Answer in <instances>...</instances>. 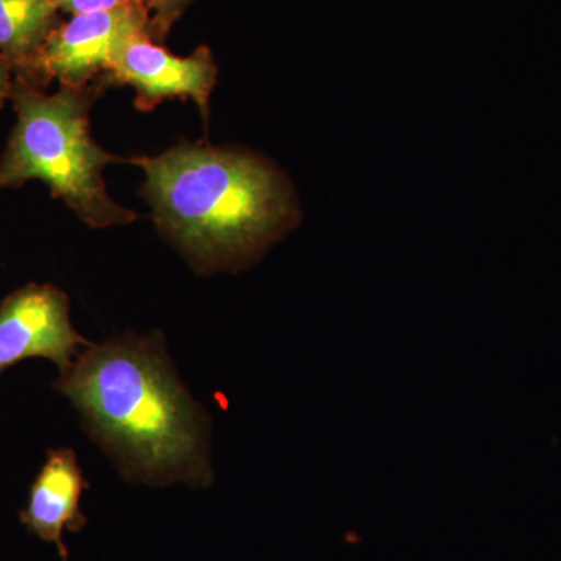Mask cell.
Returning <instances> with one entry per match:
<instances>
[{"label":"cell","mask_w":561,"mask_h":561,"mask_svg":"<svg viewBox=\"0 0 561 561\" xmlns=\"http://www.w3.org/2000/svg\"><path fill=\"white\" fill-rule=\"evenodd\" d=\"M54 387L128 481L213 483L208 420L181 383L160 334L90 345Z\"/></svg>","instance_id":"obj_1"},{"label":"cell","mask_w":561,"mask_h":561,"mask_svg":"<svg viewBox=\"0 0 561 561\" xmlns=\"http://www.w3.org/2000/svg\"><path fill=\"white\" fill-rule=\"evenodd\" d=\"M158 221L203 267H239L289 231L298 206L272 164L184 146L139 160Z\"/></svg>","instance_id":"obj_2"},{"label":"cell","mask_w":561,"mask_h":561,"mask_svg":"<svg viewBox=\"0 0 561 561\" xmlns=\"http://www.w3.org/2000/svg\"><path fill=\"white\" fill-rule=\"evenodd\" d=\"M10 98L18 124L0 158V187L44 181L94 228L138 217L106 194L102 172L114 158L91 139L84 98L73 88L46 95L25 80L11 87Z\"/></svg>","instance_id":"obj_3"},{"label":"cell","mask_w":561,"mask_h":561,"mask_svg":"<svg viewBox=\"0 0 561 561\" xmlns=\"http://www.w3.org/2000/svg\"><path fill=\"white\" fill-rule=\"evenodd\" d=\"M144 35L151 38L150 13L144 2L76 14L51 32L27 76L79 88L101 70H110L125 43Z\"/></svg>","instance_id":"obj_4"},{"label":"cell","mask_w":561,"mask_h":561,"mask_svg":"<svg viewBox=\"0 0 561 561\" xmlns=\"http://www.w3.org/2000/svg\"><path fill=\"white\" fill-rule=\"evenodd\" d=\"M70 321L69 298L50 284H28L0 305V375L28 357H46L60 375L90 346Z\"/></svg>","instance_id":"obj_5"},{"label":"cell","mask_w":561,"mask_h":561,"mask_svg":"<svg viewBox=\"0 0 561 561\" xmlns=\"http://www.w3.org/2000/svg\"><path fill=\"white\" fill-rule=\"evenodd\" d=\"M113 79L138 91V106L149 110L169 98H190L208 113V102L217 79L216 62L208 47L191 57H176L150 36H136L117 51L111 66Z\"/></svg>","instance_id":"obj_6"},{"label":"cell","mask_w":561,"mask_h":561,"mask_svg":"<svg viewBox=\"0 0 561 561\" xmlns=\"http://www.w3.org/2000/svg\"><path fill=\"white\" fill-rule=\"evenodd\" d=\"M87 489L76 451L51 449L33 482L27 507L21 511L22 524L41 540L55 542L62 561H69L62 531H81L88 524L80 511L81 496Z\"/></svg>","instance_id":"obj_7"},{"label":"cell","mask_w":561,"mask_h":561,"mask_svg":"<svg viewBox=\"0 0 561 561\" xmlns=\"http://www.w3.org/2000/svg\"><path fill=\"white\" fill-rule=\"evenodd\" d=\"M54 0H0V55L27 76L58 27Z\"/></svg>","instance_id":"obj_8"},{"label":"cell","mask_w":561,"mask_h":561,"mask_svg":"<svg viewBox=\"0 0 561 561\" xmlns=\"http://www.w3.org/2000/svg\"><path fill=\"white\" fill-rule=\"evenodd\" d=\"M150 13L151 38H165L191 0H144Z\"/></svg>","instance_id":"obj_9"},{"label":"cell","mask_w":561,"mask_h":561,"mask_svg":"<svg viewBox=\"0 0 561 561\" xmlns=\"http://www.w3.org/2000/svg\"><path fill=\"white\" fill-rule=\"evenodd\" d=\"M144 2V0H54L58 10L76 14L98 13V11H110L130 3Z\"/></svg>","instance_id":"obj_10"},{"label":"cell","mask_w":561,"mask_h":561,"mask_svg":"<svg viewBox=\"0 0 561 561\" xmlns=\"http://www.w3.org/2000/svg\"><path fill=\"white\" fill-rule=\"evenodd\" d=\"M10 91V65L7 62L5 58L0 55V108H2L5 99L9 98Z\"/></svg>","instance_id":"obj_11"}]
</instances>
